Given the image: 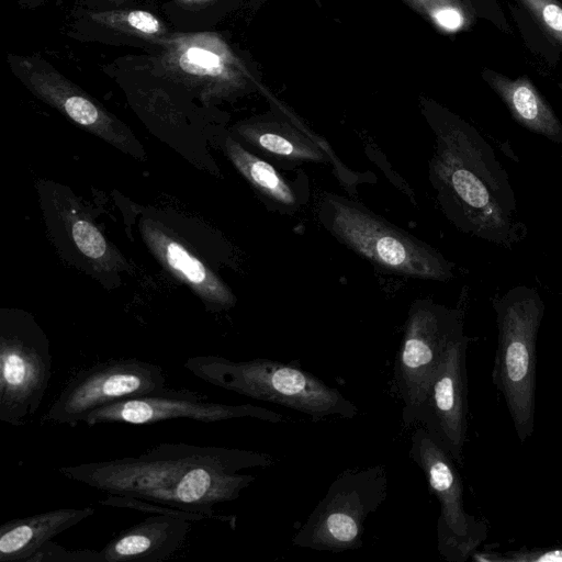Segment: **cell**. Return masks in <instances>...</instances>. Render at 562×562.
Listing matches in <instances>:
<instances>
[{
	"instance_id": "obj_1",
	"label": "cell",
	"mask_w": 562,
	"mask_h": 562,
	"mask_svg": "<svg viewBox=\"0 0 562 562\" xmlns=\"http://www.w3.org/2000/svg\"><path fill=\"white\" fill-rule=\"evenodd\" d=\"M273 463L270 454L252 450L160 443L138 456L66 465L57 471L108 494L218 515L214 505L237 499L255 481V475L243 470Z\"/></svg>"
},
{
	"instance_id": "obj_2",
	"label": "cell",
	"mask_w": 562,
	"mask_h": 562,
	"mask_svg": "<svg viewBox=\"0 0 562 562\" xmlns=\"http://www.w3.org/2000/svg\"><path fill=\"white\" fill-rule=\"evenodd\" d=\"M434 131L429 180L446 217L462 233L506 249L522 241L527 226L491 144L459 119L442 120Z\"/></svg>"
},
{
	"instance_id": "obj_3",
	"label": "cell",
	"mask_w": 562,
	"mask_h": 562,
	"mask_svg": "<svg viewBox=\"0 0 562 562\" xmlns=\"http://www.w3.org/2000/svg\"><path fill=\"white\" fill-rule=\"evenodd\" d=\"M184 367L207 383L285 406L314 420L358 415L357 406L338 390L293 364L262 358L233 361L218 356H196L188 358Z\"/></svg>"
},
{
	"instance_id": "obj_4",
	"label": "cell",
	"mask_w": 562,
	"mask_h": 562,
	"mask_svg": "<svg viewBox=\"0 0 562 562\" xmlns=\"http://www.w3.org/2000/svg\"><path fill=\"white\" fill-rule=\"evenodd\" d=\"M497 347L492 382L503 395L520 442L535 430L537 338L546 305L531 286L517 285L493 300Z\"/></svg>"
},
{
	"instance_id": "obj_5",
	"label": "cell",
	"mask_w": 562,
	"mask_h": 562,
	"mask_svg": "<svg viewBox=\"0 0 562 562\" xmlns=\"http://www.w3.org/2000/svg\"><path fill=\"white\" fill-rule=\"evenodd\" d=\"M318 217L339 241L382 270L436 281L453 278L454 263L437 249L357 202L325 194Z\"/></svg>"
},
{
	"instance_id": "obj_6",
	"label": "cell",
	"mask_w": 562,
	"mask_h": 562,
	"mask_svg": "<svg viewBox=\"0 0 562 562\" xmlns=\"http://www.w3.org/2000/svg\"><path fill=\"white\" fill-rule=\"evenodd\" d=\"M386 495L387 473L383 465L341 472L302 524L293 544L335 553L360 548L366 521Z\"/></svg>"
},
{
	"instance_id": "obj_7",
	"label": "cell",
	"mask_w": 562,
	"mask_h": 562,
	"mask_svg": "<svg viewBox=\"0 0 562 562\" xmlns=\"http://www.w3.org/2000/svg\"><path fill=\"white\" fill-rule=\"evenodd\" d=\"M52 376L49 341L35 321L3 311L0 321V422L24 425L34 415Z\"/></svg>"
},
{
	"instance_id": "obj_8",
	"label": "cell",
	"mask_w": 562,
	"mask_h": 562,
	"mask_svg": "<svg viewBox=\"0 0 562 562\" xmlns=\"http://www.w3.org/2000/svg\"><path fill=\"white\" fill-rule=\"evenodd\" d=\"M462 330L463 313L460 310L430 300H417L411 305L394 368L405 425H412L450 341Z\"/></svg>"
},
{
	"instance_id": "obj_9",
	"label": "cell",
	"mask_w": 562,
	"mask_h": 562,
	"mask_svg": "<svg viewBox=\"0 0 562 562\" xmlns=\"http://www.w3.org/2000/svg\"><path fill=\"white\" fill-rule=\"evenodd\" d=\"M411 459L424 472L430 492L437 497V549L448 562H465L487 537L485 522L464 507L463 483L456 461L419 426L411 437Z\"/></svg>"
},
{
	"instance_id": "obj_10",
	"label": "cell",
	"mask_w": 562,
	"mask_h": 562,
	"mask_svg": "<svg viewBox=\"0 0 562 562\" xmlns=\"http://www.w3.org/2000/svg\"><path fill=\"white\" fill-rule=\"evenodd\" d=\"M168 391L166 375L159 366L136 358L110 360L78 371L66 383L42 422L74 427L99 407Z\"/></svg>"
},
{
	"instance_id": "obj_11",
	"label": "cell",
	"mask_w": 562,
	"mask_h": 562,
	"mask_svg": "<svg viewBox=\"0 0 562 562\" xmlns=\"http://www.w3.org/2000/svg\"><path fill=\"white\" fill-rule=\"evenodd\" d=\"M464 330L450 341L428 394L412 424H419L458 464L463 462L468 434L467 353Z\"/></svg>"
},
{
	"instance_id": "obj_12",
	"label": "cell",
	"mask_w": 562,
	"mask_h": 562,
	"mask_svg": "<svg viewBox=\"0 0 562 562\" xmlns=\"http://www.w3.org/2000/svg\"><path fill=\"white\" fill-rule=\"evenodd\" d=\"M246 417L270 423L284 420L281 414L261 406L213 403L199 393L170 389L164 394L121 400L99 407L86 416L82 423L89 426L104 423L145 425L180 418L215 423Z\"/></svg>"
},
{
	"instance_id": "obj_13",
	"label": "cell",
	"mask_w": 562,
	"mask_h": 562,
	"mask_svg": "<svg viewBox=\"0 0 562 562\" xmlns=\"http://www.w3.org/2000/svg\"><path fill=\"white\" fill-rule=\"evenodd\" d=\"M14 65L21 80L37 98L110 145L138 159L145 158L133 132L56 69L23 57L15 58Z\"/></svg>"
},
{
	"instance_id": "obj_14",
	"label": "cell",
	"mask_w": 562,
	"mask_h": 562,
	"mask_svg": "<svg viewBox=\"0 0 562 562\" xmlns=\"http://www.w3.org/2000/svg\"><path fill=\"white\" fill-rule=\"evenodd\" d=\"M139 227L145 244L159 263L189 286L207 307L218 311L235 305L236 299L231 289L165 226L144 218Z\"/></svg>"
},
{
	"instance_id": "obj_15",
	"label": "cell",
	"mask_w": 562,
	"mask_h": 562,
	"mask_svg": "<svg viewBox=\"0 0 562 562\" xmlns=\"http://www.w3.org/2000/svg\"><path fill=\"white\" fill-rule=\"evenodd\" d=\"M162 65L168 74L196 90L213 95L228 77V54L214 34H179L165 41Z\"/></svg>"
},
{
	"instance_id": "obj_16",
	"label": "cell",
	"mask_w": 562,
	"mask_h": 562,
	"mask_svg": "<svg viewBox=\"0 0 562 562\" xmlns=\"http://www.w3.org/2000/svg\"><path fill=\"white\" fill-rule=\"evenodd\" d=\"M190 521L154 515L121 531L100 550L102 562H161L183 544Z\"/></svg>"
},
{
	"instance_id": "obj_17",
	"label": "cell",
	"mask_w": 562,
	"mask_h": 562,
	"mask_svg": "<svg viewBox=\"0 0 562 562\" xmlns=\"http://www.w3.org/2000/svg\"><path fill=\"white\" fill-rule=\"evenodd\" d=\"M94 512L92 507L58 508L8 520L0 526V561L25 562L45 542Z\"/></svg>"
},
{
	"instance_id": "obj_18",
	"label": "cell",
	"mask_w": 562,
	"mask_h": 562,
	"mask_svg": "<svg viewBox=\"0 0 562 562\" xmlns=\"http://www.w3.org/2000/svg\"><path fill=\"white\" fill-rule=\"evenodd\" d=\"M484 78L519 125L562 146V122L528 77L512 79L487 69Z\"/></svg>"
},
{
	"instance_id": "obj_19",
	"label": "cell",
	"mask_w": 562,
	"mask_h": 562,
	"mask_svg": "<svg viewBox=\"0 0 562 562\" xmlns=\"http://www.w3.org/2000/svg\"><path fill=\"white\" fill-rule=\"evenodd\" d=\"M54 205L71 248L88 262L90 268L99 272L124 269L123 256L80 207L75 196H55Z\"/></svg>"
},
{
	"instance_id": "obj_20",
	"label": "cell",
	"mask_w": 562,
	"mask_h": 562,
	"mask_svg": "<svg viewBox=\"0 0 562 562\" xmlns=\"http://www.w3.org/2000/svg\"><path fill=\"white\" fill-rule=\"evenodd\" d=\"M245 143L279 162L302 164L327 160L318 142L290 128L243 125L237 130Z\"/></svg>"
},
{
	"instance_id": "obj_21",
	"label": "cell",
	"mask_w": 562,
	"mask_h": 562,
	"mask_svg": "<svg viewBox=\"0 0 562 562\" xmlns=\"http://www.w3.org/2000/svg\"><path fill=\"white\" fill-rule=\"evenodd\" d=\"M224 149L234 167L262 196L280 206H296L293 189L269 162L231 137L224 140Z\"/></svg>"
},
{
	"instance_id": "obj_22",
	"label": "cell",
	"mask_w": 562,
	"mask_h": 562,
	"mask_svg": "<svg viewBox=\"0 0 562 562\" xmlns=\"http://www.w3.org/2000/svg\"><path fill=\"white\" fill-rule=\"evenodd\" d=\"M93 21L128 35L165 42L166 29L153 13L144 10H116L91 13Z\"/></svg>"
},
{
	"instance_id": "obj_23",
	"label": "cell",
	"mask_w": 562,
	"mask_h": 562,
	"mask_svg": "<svg viewBox=\"0 0 562 562\" xmlns=\"http://www.w3.org/2000/svg\"><path fill=\"white\" fill-rule=\"evenodd\" d=\"M100 505L121 507L135 509L143 513H150L154 515H167L171 517L182 518L189 521L204 520V519H216L225 522H229L231 518L222 515H211L201 512H190L183 510L179 508H173L170 506H165L161 504H156L153 502L124 496L116 494H109V496L102 501L98 502Z\"/></svg>"
},
{
	"instance_id": "obj_24",
	"label": "cell",
	"mask_w": 562,
	"mask_h": 562,
	"mask_svg": "<svg viewBox=\"0 0 562 562\" xmlns=\"http://www.w3.org/2000/svg\"><path fill=\"white\" fill-rule=\"evenodd\" d=\"M543 32L562 45V3L558 0H518Z\"/></svg>"
},
{
	"instance_id": "obj_25",
	"label": "cell",
	"mask_w": 562,
	"mask_h": 562,
	"mask_svg": "<svg viewBox=\"0 0 562 562\" xmlns=\"http://www.w3.org/2000/svg\"><path fill=\"white\" fill-rule=\"evenodd\" d=\"M25 562H102L100 551L83 549L68 550L48 540Z\"/></svg>"
},
{
	"instance_id": "obj_26",
	"label": "cell",
	"mask_w": 562,
	"mask_h": 562,
	"mask_svg": "<svg viewBox=\"0 0 562 562\" xmlns=\"http://www.w3.org/2000/svg\"><path fill=\"white\" fill-rule=\"evenodd\" d=\"M499 560L513 562H562V549H536L508 552Z\"/></svg>"
},
{
	"instance_id": "obj_27",
	"label": "cell",
	"mask_w": 562,
	"mask_h": 562,
	"mask_svg": "<svg viewBox=\"0 0 562 562\" xmlns=\"http://www.w3.org/2000/svg\"><path fill=\"white\" fill-rule=\"evenodd\" d=\"M436 21L447 30H457L463 24V15L456 8H443L435 13Z\"/></svg>"
},
{
	"instance_id": "obj_28",
	"label": "cell",
	"mask_w": 562,
	"mask_h": 562,
	"mask_svg": "<svg viewBox=\"0 0 562 562\" xmlns=\"http://www.w3.org/2000/svg\"><path fill=\"white\" fill-rule=\"evenodd\" d=\"M184 2H202V1H207V0H182Z\"/></svg>"
},
{
	"instance_id": "obj_29",
	"label": "cell",
	"mask_w": 562,
	"mask_h": 562,
	"mask_svg": "<svg viewBox=\"0 0 562 562\" xmlns=\"http://www.w3.org/2000/svg\"><path fill=\"white\" fill-rule=\"evenodd\" d=\"M560 89L562 90V83H559Z\"/></svg>"
}]
</instances>
